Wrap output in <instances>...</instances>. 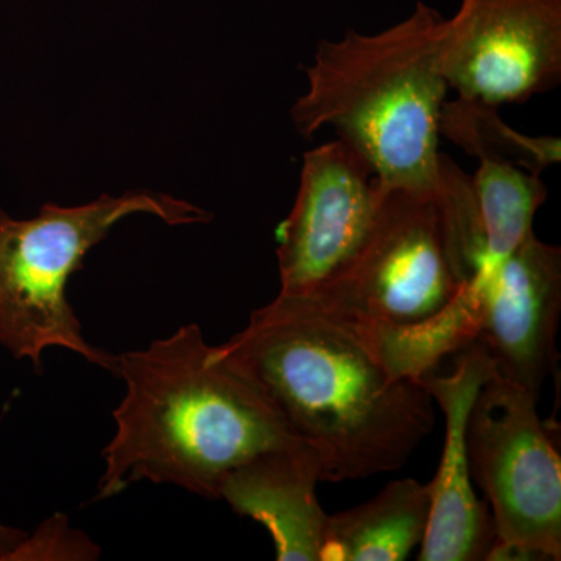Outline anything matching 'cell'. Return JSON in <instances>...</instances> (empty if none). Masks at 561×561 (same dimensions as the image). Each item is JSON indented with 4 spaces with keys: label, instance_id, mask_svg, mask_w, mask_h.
<instances>
[{
    "label": "cell",
    "instance_id": "6da1fadb",
    "mask_svg": "<svg viewBox=\"0 0 561 561\" xmlns=\"http://www.w3.org/2000/svg\"><path fill=\"white\" fill-rule=\"evenodd\" d=\"M217 351L319 460L321 482L400 470L435 426L419 379L391 378L350 327L278 295Z\"/></svg>",
    "mask_w": 561,
    "mask_h": 561
},
{
    "label": "cell",
    "instance_id": "7a4b0ae2",
    "mask_svg": "<svg viewBox=\"0 0 561 561\" xmlns=\"http://www.w3.org/2000/svg\"><path fill=\"white\" fill-rule=\"evenodd\" d=\"M125 397L102 457L95 500L131 483H171L219 500L225 476L265 449L298 442L256 387L186 324L116 357Z\"/></svg>",
    "mask_w": 561,
    "mask_h": 561
},
{
    "label": "cell",
    "instance_id": "3957f363",
    "mask_svg": "<svg viewBox=\"0 0 561 561\" xmlns=\"http://www.w3.org/2000/svg\"><path fill=\"white\" fill-rule=\"evenodd\" d=\"M445 18L419 2L408 20L376 35L348 31L320 41L308 91L290 110L302 136L332 127L370 162L386 187L431 190L442 176Z\"/></svg>",
    "mask_w": 561,
    "mask_h": 561
},
{
    "label": "cell",
    "instance_id": "277c9868",
    "mask_svg": "<svg viewBox=\"0 0 561 561\" xmlns=\"http://www.w3.org/2000/svg\"><path fill=\"white\" fill-rule=\"evenodd\" d=\"M483 251L471 176L443 157L437 186L386 187L359 253L317 289L289 298L343 323L412 327L460 294L481 267Z\"/></svg>",
    "mask_w": 561,
    "mask_h": 561
},
{
    "label": "cell",
    "instance_id": "5b68a950",
    "mask_svg": "<svg viewBox=\"0 0 561 561\" xmlns=\"http://www.w3.org/2000/svg\"><path fill=\"white\" fill-rule=\"evenodd\" d=\"M133 214L168 225L205 224L213 214L190 202L149 191L103 194L88 205L46 203L32 219H13L0 208V345L43 371L51 346L72 351L98 367L116 370V357L92 346L68 300L70 276L92 247Z\"/></svg>",
    "mask_w": 561,
    "mask_h": 561
},
{
    "label": "cell",
    "instance_id": "8992f818",
    "mask_svg": "<svg viewBox=\"0 0 561 561\" xmlns=\"http://www.w3.org/2000/svg\"><path fill=\"white\" fill-rule=\"evenodd\" d=\"M529 391L496 371L467 421L471 478L490 504L496 542L489 561L561 559V457L556 426Z\"/></svg>",
    "mask_w": 561,
    "mask_h": 561
},
{
    "label": "cell",
    "instance_id": "52a82bcc",
    "mask_svg": "<svg viewBox=\"0 0 561 561\" xmlns=\"http://www.w3.org/2000/svg\"><path fill=\"white\" fill-rule=\"evenodd\" d=\"M442 72L460 99L524 103L561 80V0H461L445 20Z\"/></svg>",
    "mask_w": 561,
    "mask_h": 561
},
{
    "label": "cell",
    "instance_id": "ba28073f",
    "mask_svg": "<svg viewBox=\"0 0 561 561\" xmlns=\"http://www.w3.org/2000/svg\"><path fill=\"white\" fill-rule=\"evenodd\" d=\"M383 194L348 140L306 151L294 208L276 230L279 295H308L346 267L367 241Z\"/></svg>",
    "mask_w": 561,
    "mask_h": 561
},
{
    "label": "cell",
    "instance_id": "9c48e42d",
    "mask_svg": "<svg viewBox=\"0 0 561 561\" xmlns=\"http://www.w3.org/2000/svg\"><path fill=\"white\" fill-rule=\"evenodd\" d=\"M470 287L479 298L476 342L485 346L494 371L540 400L556 371L561 312V250L531 232L489 275Z\"/></svg>",
    "mask_w": 561,
    "mask_h": 561
},
{
    "label": "cell",
    "instance_id": "30bf717a",
    "mask_svg": "<svg viewBox=\"0 0 561 561\" xmlns=\"http://www.w3.org/2000/svg\"><path fill=\"white\" fill-rule=\"evenodd\" d=\"M456 354L451 375L430 371L419 378L446 420L445 449L431 481L432 511L420 561H485L496 542L490 508L471 486L465 437L472 401L494 371V362L479 342Z\"/></svg>",
    "mask_w": 561,
    "mask_h": 561
},
{
    "label": "cell",
    "instance_id": "8fae6325",
    "mask_svg": "<svg viewBox=\"0 0 561 561\" xmlns=\"http://www.w3.org/2000/svg\"><path fill=\"white\" fill-rule=\"evenodd\" d=\"M319 460L300 442L276 446L232 468L219 500L271 531L276 560L320 561L330 515L321 508Z\"/></svg>",
    "mask_w": 561,
    "mask_h": 561
},
{
    "label": "cell",
    "instance_id": "7c38bea8",
    "mask_svg": "<svg viewBox=\"0 0 561 561\" xmlns=\"http://www.w3.org/2000/svg\"><path fill=\"white\" fill-rule=\"evenodd\" d=\"M430 483L401 479L371 501L328 518L320 561H401L430 526Z\"/></svg>",
    "mask_w": 561,
    "mask_h": 561
},
{
    "label": "cell",
    "instance_id": "4fadbf2b",
    "mask_svg": "<svg viewBox=\"0 0 561 561\" xmlns=\"http://www.w3.org/2000/svg\"><path fill=\"white\" fill-rule=\"evenodd\" d=\"M471 184L485 238L476 276H485L534 232L535 214L546 202L548 190L538 173L511 162L486 160L479 161Z\"/></svg>",
    "mask_w": 561,
    "mask_h": 561
},
{
    "label": "cell",
    "instance_id": "5bb4252c",
    "mask_svg": "<svg viewBox=\"0 0 561 561\" xmlns=\"http://www.w3.org/2000/svg\"><path fill=\"white\" fill-rule=\"evenodd\" d=\"M440 135L479 161L511 162L538 175L561 158L559 138H531L513 130L501 119L496 106L479 101L457 98L445 102Z\"/></svg>",
    "mask_w": 561,
    "mask_h": 561
},
{
    "label": "cell",
    "instance_id": "9a60e30c",
    "mask_svg": "<svg viewBox=\"0 0 561 561\" xmlns=\"http://www.w3.org/2000/svg\"><path fill=\"white\" fill-rule=\"evenodd\" d=\"M3 415H5V412H3ZM3 415H0V423H2ZM27 537L28 535L25 531L11 529V527L0 524V559L10 560L11 553L16 551Z\"/></svg>",
    "mask_w": 561,
    "mask_h": 561
}]
</instances>
